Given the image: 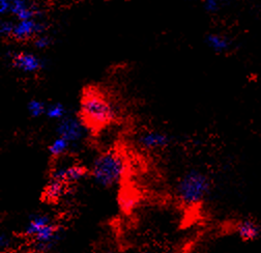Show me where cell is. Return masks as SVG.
I'll return each instance as SVG.
<instances>
[{"mask_svg":"<svg viewBox=\"0 0 261 253\" xmlns=\"http://www.w3.org/2000/svg\"><path fill=\"white\" fill-rule=\"evenodd\" d=\"M80 114L85 125L102 128L116 119L117 110L115 105L101 93L85 91L80 104Z\"/></svg>","mask_w":261,"mask_h":253,"instance_id":"6da1fadb","label":"cell"},{"mask_svg":"<svg viewBox=\"0 0 261 253\" xmlns=\"http://www.w3.org/2000/svg\"><path fill=\"white\" fill-rule=\"evenodd\" d=\"M123 157L114 149L101 153L95 157L89 171L92 181L103 188H110L120 182L124 174Z\"/></svg>","mask_w":261,"mask_h":253,"instance_id":"7a4b0ae2","label":"cell"},{"mask_svg":"<svg viewBox=\"0 0 261 253\" xmlns=\"http://www.w3.org/2000/svg\"><path fill=\"white\" fill-rule=\"evenodd\" d=\"M211 180L203 171L192 168L186 171L177 181L175 194L185 206L200 204L211 190Z\"/></svg>","mask_w":261,"mask_h":253,"instance_id":"3957f363","label":"cell"},{"mask_svg":"<svg viewBox=\"0 0 261 253\" xmlns=\"http://www.w3.org/2000/svg\"><path fill=\"white\" fill-rule=\"evenodd\" d=\"M24 235L41 250H50L59 240V227L48 214L32 216L24 229Z\"/></svg>","mask_w":261,"mask_h":253,"instance_id":"277c9868","label":"cell"},{"mask_svg":"<svg viewBox=\"0 0 261 253\" xmlns=\"http://www.w3.org/2000/svg\"><path fill=\"white\" fill-rule=\"evenodd\" d=\"M8 58L12 66L21 73L36 74L46 68V60L36 53L26 51H10Z\"/></svg>","mask_w":261,"mask_h":253,"instance_id":"5b68a950","label":"cell"},{"mask_svg":"<svg viewBox=\"0 0 261 253\" xmlns=\"http://www.w3.org/2000/svg\"><path fill=\"white\" fill-rule=\"evenodd\" d=\"M86 134V125L81 118L67 115L57 121L56 135L67 140L71 145L80 142Z\"/></svg>","mask_w":261,"mask_h":253,"instance_id":"8992f818","label":"cell"},{"mask_svg":"<svg viewBox=\"0 0 261 253\" xmlns=\"http://www.w3.org/2000/svg\"><path fill=\"white\" fill-rule=\"evenodd\" d=\"M49 25L43 19L16 21L12 40L17 42H27L35 38L46 35Z\"/></svg>","mask_w":261,"mask_h":253,"instance_id":"52a82bcc","label":"cell"},{"mask_svg":"<svg viewBox=\"0 0 261 253\" xmlns=\"http://www.w3.org/2000/svg\"><path fill=\"white\" fill-rule=\"evenodd\" d=\"M89 173L88 169L75 163L61 162L54 165L50 170V179L67 184H75L82 181Z\"/></svg>","mask_w":261,"mask_h":253,"instance_id":"ba28073f","label":"cell"},{"mask_svg":"<svg viewBox=\"0 0 261 253\" xmlns=\"http://www.w3.org/2000/svg\"><path fill=\"white\" fill-rule=\"evenodd\" d=\"M43 10L36 3L25 2V0H12L11 13L17 21L43 19Z\"/></svg>","mask_w":261,"mask_h":253,"instance_id":"9c48e42d","label":"cell"},{"mask_svg":"<svg viewBox=\"0 0 261 253\" xmlns=\"http://www.w3.org/2000/svg\"><path fill=\"white\" fill-rule=\"evenodd\" d=\"M137 143L140 147L147 150L161 149L169 145L170 137L164 132L156 130H146L138 135Z\"/></svg>","mask_w":261,"mask_h":253,"instance_id":"30bf717a","label":"cell"},{"mask_svg":"<svg viewBox=\"0 0 261 253\" xmlns=\"http://www.w3.org/2000/svg\"><path fill=\"white\" fill-rule=\"evenodd\" d=\"M67 184L49 178V181L46 184L44 190V197L48 201H57L64 195L65 191H67Z\"/></svg>","mask_w":261,"mask_h":253,"instance_id":"8fae6325","label":"cell"},{"mask_svg":"<svg viewBox=\"0 0 261 253\" xmlns=\"http://www.w3.org/2000/svg\"><path fill=\"white\" fill-rule=\"evenodd\" d=\"M207 46L217 53H224L231 47V42L227 37L220 34H210L205 40Z\"/></svg>","mask_w":261,"mask_h":253,"instance_id":"7c38bea8","label":"cell"},{"mask_svg":"<svg viewBox=\"0 0 261 253\" xmlns=\"http://www.w3.org/2000/svg\"><path fill=\"white\" fill-rule=\"evenodd\" d=\"M237 232L239 236L244 240H254L259 236V227L251 220H243L238 224Z\"/></svg>","mask_w":261,"mask_h":253,"instance_id":"4fadbf2b","label":"cell"},{"mask_svg":"<svg viewBox=\"0 0 261 253\" xmlns=\"http://www.w3.org/2000/svg\"><path fill=\"white\" fill-rule=\"evenodd\" d=\"M71 147L72 145L70 142L59 136H56L50 143L48 151L51 155V157L55 158V159H59V158L64 157L65 154H68Z\"/></svg>","mask_w":261,"mask_h":253,"instance_id":"5bb4252c","label":"cell"},{"mask_svg":"<svg viewBox=\"0 0 261 253\" xmlns=\"http://www.w3.org/2000/svg\"><path fill=\"white\" fill-rule=\"evenodd\" d=\"M45 115L49 119L59 121L60 119H62L64 116H67L68 114H67V110H65V107L61 103L54 102V103H51V104L47 105Z\"/></svg>","mask_w":261,"mask_h":253,"instance_id":"9a60e30c","label":"cell"},{"mask_svg":"<svg viewBox=\"0 0 261 253\" xmlns=\"http://www.w3.org/2000/svg\"><path fill=\"white\" fill-rule=\"evenodd\" d=\"M27 112L28 114L34 117V118H39L42 115H45L46 113V109H47V105L42 102L41 100L38 99H31L26 106Z\"/></svg>","mask_w":261,"mask_h":253,"instance_id":"2e32d148","label":"cell"},{"mask_svg":"<svg viewBox=\"0 0 261 253\" xmlns=\"http://www.w3.org/2000/svg\"><path fill=\"white\" fill-rule=\"evenodd\" d=\"M15 24L16 21L13 20H9V19H5L0 23V35L6 40L12 39L13 37V33L15 29Z\"/></svg>","mask_w":261,"mask_h":253,"instance_id":"e0dca14e","label":"cell"},{"mask_svg":"<svg viewBox=\"0 0 261 253\" xmlns=\"http://www.w3.org/2000/svg\"><path fill=\"white\" fill-rule=\"evenodd\" d=\"M52 43H53L52 38L50 36H48L47 34L39 36L32 40V46H34L38 50H45V49L49 48L52 45Z\"/></svg>","mask_w":261,"mask_h":253,"instance_id":"ac0fdd59","label":"cell"},{"mask_svg":"<svg viewBox=\"0 0 261 253\" xmlns=\"http://www.w3.org/2000/svg\"><path fill=\"white\" fill-rule=\"evenodd\" d=\"M203 9L205 12L214 14L221 9V4L217 2V0H206V2L203 3Z\"/></svg>","mask_w":261,"mask_h":253,"instance_id":"d6986e66","label":"cell"},{"mask_svg":"<svg viewBox=\"0 0 261 253\" xmlns=\"http://www.w3.org/2000/svg\"><path fill=\"white\" fill-rule=\"evenodd\" d=\"M11 6H12V0H2V2H0V13H2L4 16L10 15Z\"/></svg>","mask_w":261,"mask_h":253,"instance_id":"ffe728a7","label":"cell"},{"mask_svg":"<svg viewBox=\"0 0 261 253\" xmlns=\"http://www.w3.org/2000/svg\"><path fill=\"white\" fill-rule=\"evenodd\" d=\"M3 253H17V252L15 250H13V249H8V250H4Z\"/></svg>","mask_w":261,"mask_h":253,"instance_id":"44dd1931","label":"cell"},{"mask_svg":"<svg viewBox=\"0 0 261 253\" xmlns=\"http://www.w3.org/2000/svg\"><path fill=\"white\" fill-rule=\"evenodd\" d=\"M99 253H117V252H113V251H103V252H99Z\"/></svg>","mask_w":261,"mask_h":253,"instance_id":"7402d4cb","label":"cell"}]
</instances>
